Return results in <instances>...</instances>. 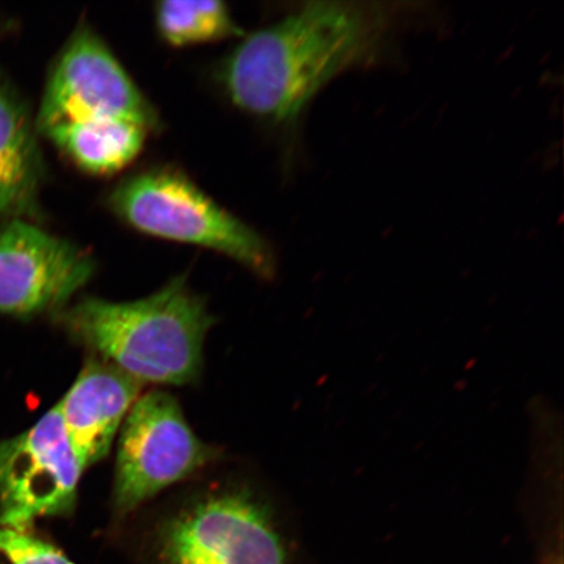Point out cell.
Instances as JSON below:
<instances>
[{"label": "cell", "mask_w": 564, "mask_h": 564, "mask_svg": "<svg viewBox=\"0 0 564 564\" xmlns=\"http://www.w3.org/2000/svg\"><path fill=\"white\" fill-rule=\"evenodd\" d=\"M392 21L384 3H305L232 51L223 88L251 116L292 121L334 77L377 53Z\"/></svg>", "instance_id": "1"}, {"label": "cell", "mask_w": 564, "mask_h": 564, "mask_svg": "<svg viewBox=\"0 0 564 564\" xmlns=\"http://www.w3.org/2000/svg\"><path fill=\"white\" fill-rule=\"evenodd\" d=\"M62 323L140 383L186 384L199 376L212 316L185 278H175L139 301L84 299L62 313Z\"/></svg>", "instance_id": "2"}, {"label": "cell", "mask_w": 564, "mask_h": 564, "mask_svg": "<svg viewBox=\"0 0 564 564\" xmlns=\"http://www.w3.org/2000/svg\"><path fill=\"white\" fill-rule=\"evenodd\" d=\"M109 204L121 220L144 235L206 247L260 276H272L274 259L264 238L178 172L160 169L133 175L119 183Z\"/></svg>", "instance_id": "3"}, {"label": "cell", "mask_w": 564, "mask_h": 564, "mask_svg": "<svg viewBox=\"0 0 564 564\" xmlns=\"http://www.w3.org/2000/svg\"><path fill=\"white\" fill-rule=\"evenodd\" d=\"M151 564H288L264 507L242 492L200 499L162 523Z\"/></svg>", "instance_id": "4"}, {"label": "cell", "mask_w": 564, "mask_h": 564, "mask_svg": "<svg viewBox=\"0 0 564 564\" xmlns=\"http://www.w3.org/2000/svg\"><path fill=\"white\" fill-rule=\"evenodd\" d=\"M116 119L156 130L159 117L110 48L87 25L77 28L48 75L35 129Z\"/></svg>", "instance_id": "5"}, {"label": "cell", "mask_w": 564, "mask_h": 564, "mask_svg": "<svg viewBox=\"0 0 564 564\" xmlns=\"http://www.w3.org/2000/svg\"><path fill=\"white\" fill-rule=\"evenodd\" d=\"M212 449L187 425L172 394L153 391L130 409L119 438L115 506L138 509L161 490L206 465Z\"/></svg>", "instance_id": "6"}, {"label": "cell", "mask_w": 564, "mask_h": 564, "mask_svg": "<svg viewBox=\"0 0 564 564\" xmlns=\"http://www.w3.org/2000/svg\"><path fill=\"white\" fill-rule=\"evenodd\" d=\"M83 471L55 405L0 443V525L31 531L40 518L74 512Z\"/></svg>", "instance_id": "7"}, {"label": "cell", "mask_w": 564, "mask_h": 564, "mask_svg": "<svg viewBox=\"0 0 564 564\" xmlns=\"http://www.w3.org/2000/svg\"><path fill=\"white\" fill-rule=\"evenodd\" d=\"M96 270L89 253L24 218L0 223V313L61 312Z\"/></svg>", "instance_id": "8"}, {"label": "cell", "mask_w": 564, "mask_h": 564, "mask_svg": "<svg viewBox=\"0 0 564 564\" xmlns=\"http://www.w3.org/2000/svg\"><path fill=\"white\" fill-rule=\"evenodd\" d=\"M141 383L100 359H91L58 404L70 447L86 470L109 454Z\"/></svg>", "instance_id": "9"}, {"label": "cell", "mask_w": 564, "mask_h": 564, "mask_svg": "<svg viewBox=\"0 0 564 564\" xmlns=\"http://www.w3.org/2000/svg\"><path fill=\"white\" fill-rule=\"evenodd\" d=\"M30 112L0 75V223L34 215L42 159Z\"/></svg>", "instance_id": "10"}, {"label": "cell", "mask_w": 564, "mask_h": 564, "mask_svg": "<svg viewBox=\"0 0 564 564\" xmlns=\"http://www.w3.org/2000/svg\"><path fill=\"white\" fill-rule=\"evenodd\" d=\"M147 132L116 119L58 123L41 131L76 166L91 174L116 173L131 164L143 150Z\"/></svg>", "instance_id": "11"}, {"label": "cell", "mask_w": 564, "mask_h": 564, "mask_svg": "<svg viewBox=\"0 0 564 564\" xmlns=\"http://www.w3.org/2000/svg\"><path fill=\"white\" fill-rule=\"evenodd\" d=\"M154 12L162 39L175 47L239 34L228 6L216 0H171L159 3Z\"/></svg>", "instance_id": "12"}, {"label": "cell", "mask_w": 564, "mask_h": 564, "mask_svg": "<svg viewBox=\"0 0 564 564\" xmlns=\"http://www.w3.org/2000/svg\"><path fill=\"white\" fill-rule=\"evenodd\" d=\"M0 564H75L31 531L0 525Z\"/></svg>", "instance_id": "13"}]
</instances>
